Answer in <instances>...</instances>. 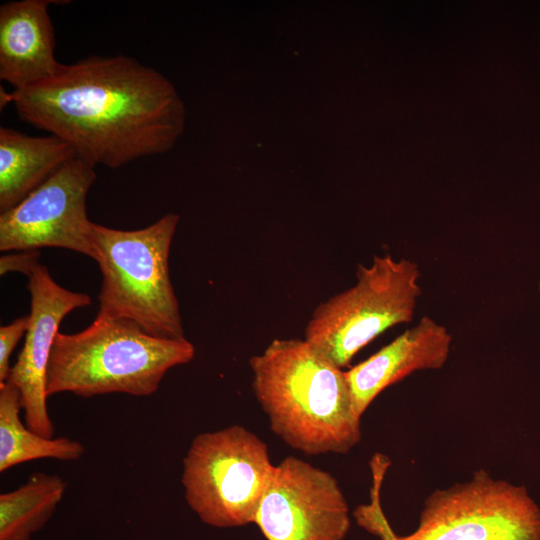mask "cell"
Listing matches in <instances>:
<instances>
[{
  "label": "cell",
  "instance_id": "6da1fadb",
  "mask_svg": "<svg viewBox=\"0 0 540 540\" xmlns=\"http://www.w3.org/2000/svg\"><path fill=\"white\" fill-rule=\"evenodd\" d=\"M19 117L64 140L92 167L116 169L172 148L183 106L171 82L125 55L62 64L51 77L1 92Z\"/></svg>",
  "mask_w": 540,
  "mask_h": 540
},
{
  "label": "cell",
  "instance_id": "7a4b0ae2",
  "mask_svg": "<svg viewBox=\"0 0 540 540\" xmlns=\"http://www.w3.org/2000/svg\"><path fill=\"white\" fill-rule=\"evenodd\" d=\"M253 393L271 430L306 455L346 454L361 440L343 369L305 339H275L249 360Z\"/></svg>",
  "mask_w": 540,
  "mask_h": 540
},
{
  "label": "cell",
  "instance_id": "3957f363",
  "mask_svg": "<svg viewBox=\"0 0 540 540\" xmlns=\"http://www.w3.org/2000/svg\"><path fill=\"white\" fill-rule=\"evenodd\" d=\"M194 356L195 347L186 338L156 337L130 320L98 313L84 330L57 334L48 366L47 395L150 396L168 370Z\"/></svg>",
  "mask_w": 540,
  "mask_h": 540
},
{
  "label": "cell",
  "instance_id": "277c9868",
  "mask_svg": "<svg viewBox=\"0 0 540 540\" xmlns=\"http://www.w3.org/2000/svg\"><path fill=\"white\" fill-rule=\"evenodd\" d=\"M179 221L168 213L151 225L121 230L93 223L91 242L102 281L99 314L130 320L160 338L183 339L169 253Z\"/></svg>",
  "mask_w": 540,
  "mask_h": 540
},
{
  "label": "cell",
  "instance_id": "5b68a950",
  "mask_svg": "<svg viewBox=\"0 0 540 540\" xmlns=\"http://www.w3.org/2000/svg\"><path fill=\"white\" fill-rule=\"evenodd\" d=\"M354 516L381 540H540V510L526 488L494 479L485 470L430 494L409 535L393 532L378 497Z\"/></svg>",
  "mask_w": 540,
  "mask_h": 540
},
{
  "label": "cell",
  "instance_id": "8992f818",
  "mask_svg": "<svg viewBox=\"0 0 540 540\" xmlns=\"http://www.w3.org/2000/svg\"><path fill=\"white\" fill-rule=\"evenodd\" d=\"M420 276L416 262L389 253L359 264L356 283L315 308L305 341L337 367H347L380 334L412 321L422 294Z\"/></svg>",
  "mask_w": 540,
  "mask_h": 540
},
{
  "label": "cell",
  "instance_id": "52a82bcc",
  "mask_svg": "<svg viewBox=\"0 0 540 540\" xmlns=\"http://www.w3.org/2000/svg\"><path fill=\"white\" fill-rule=\"evenodd\" d=\"M274 468L266 443L241 425L200 433L183 458L185 500L210 526L254 523Z\"/></svg>",
  "mask_w": 540,
  "mask_h": 540
},
{
  "label": "cell",
  "instance_id": "ba28073f",
  "mask_svg": "<svg viewBox=\"0 0 540 540\" xmlns=\"http://www.w3.org/2000/svg\"><path fill=\"white\" fill-rule=\"evenodd\" d=\"M96 180L94 167L75 156L18 204L0 213L2 252L56 247L94 260L93 222L87 194Z\"/></svg>",
  "mask_w": 540,
  "mask_h": 540
},
{
  "label": "cell",
  "instance_id": "9c48e42d",
  "mask_svg": "<svg viewBox=\"0 0 540 540\" xmlns=\"http://www.w3.org/2000/svg\"><path fill=\"white\" fill-rule=\"evenodd\" d=\"M254 523L266 540H344L351 519L337 480L288 456L275 465Z\"/></svg>",
  "mask_w": 540,
  "mask_h": 540
},
{
  "label": "cell",
  "instance_id": "30bf717a",
  "mask_svg": "<svg viewBox=\"0 0 540 540\" xmlns=\"http://www.w3.org/2000/svg\"><path fill=\"white\" fill-rule=\"evenodd\" d=\"M27 288L31 296L29 325L7 381L20 392L27 427L52 438L54 427L47 410V374L52 347L65 316L88 306L91 299L85 293L60 286L44 265L28 277Z\"/></svg>",
  "mask_w": 540,
  "mask_h": 540
},
{
  "label": "cell",
  "instance_id": "8fae6325",
  "mask_svg": "<svg viewBox=\"0 0 540 540\" xmlns=\"http://www.w3.org/2000/svg\"><path fill=\"white\" fill-rule=\"evenodd\" d=\"M452 336L428 316L361 363L344 371L356 412L362 416L387 387L418 370H437L447 362Z\"/></svg>",
  "mask_w": 540,
  "mask_h": 540
},
{
  "label": "cell",
  "instance_id": "7c38bea8",
  "mask_svg": "<svg viewBox=\"0 0 540 540\" xmlns=\"http://www.w3.org/2000/svg\"><path fill=\"white\" fill-rule=\"evenodd\" d=\"M51 0H19L0 6V79L22 89L54 75L55 32Z\"/></svg>",
  "mask_w": 540,
  "mask_h": 540
},
{
  "label": "cell",
  "instance_id": "4fadbf2b",
  "mask_svg": "<svg viewBox=\"0 0 540 540\" xmlns=\"http://www.w3.org/2000/svg\"><path fill=\"white\" fill-rule=\"evenodd\" d=\"M76 156L61 138L0 127V213L7 211Z\"/></svg>",
  "mask_w": 540,
  "mask_h": 540
},
{
  "label": "cell",
  "instance_id": "5bb4252c",
  "mask_svg": "<svg viewBox=\"0 0 540 540\" xmlns=\"http://www.w3.org/2000/svg\"><path fill=\"white\" fill-rule=\"evenodd\" d=\"M21 409L18 388L8 381L0 383V472L35 459L74 461L83 456L80 442L46 438L26 427L19 418Z\"/></svg>",
  "mask_w": 540,
  "mask_h": 540
},
{
  "label": "cell",
  "instance_id": "9a60e30c",
  "mask_svg": "<svg viewBox=\"0 0 540 540\" xmlns=\"http://www.w3.org/2000/svg\"><path fill=\"white\" fill-rule=\"evenodd\" d=\"M56 474L37 472L17 489L0 495V540H31L55 512L66 491Z\"/></svg>",
  "mask_w": 540,
  "mask_h": 540
},
{
  "label": "cell",
  "instance_id": "2e32d148",
  "mask_svg": "<svg viewBox=\"0 0 540 540\" xmlns=\"http://www.w3.org/2000/svg\"><path fill=\"white\" fill-rule=\"evenodd\" d=\"M29 316L15 319L8 325L0 327V383L9 378L11 366L10 357L20 339L26 334Z\"/></svg>",
  "mask_w": 540,
  "mask_h": 540
},
{
  "label": "cell",
  "instance_id": "e0dca14e",
  "mask_svg": "<svg viewBox=\"0 0 540 540\" xmlns=\"http://www.w3.org/2000/svg\"><path fill=\"white\" fill-rule=\"evenodd\" d=\"M39 250H20L6 253L0 258V275L10 272H20L27 277L41 265Z\"/></svg>",
  "mask_w": 540,
  "mask_h": 540
},
{
  "label": "cell",
  "instance_id": "ac0fdd59",
  "mask_svg": "<svg viewBox=\"0 0 540 540\" xmlns=\"http://www.w3.org/2000/svg\"><path fill=\"white\" fill-rule=\"evenodd\" d=\"M538 290H539V295H540V281H539V284H538Z\"/></svg>",
  "mask_w": 540,
  "mask_h": 540
}]
</instances>
